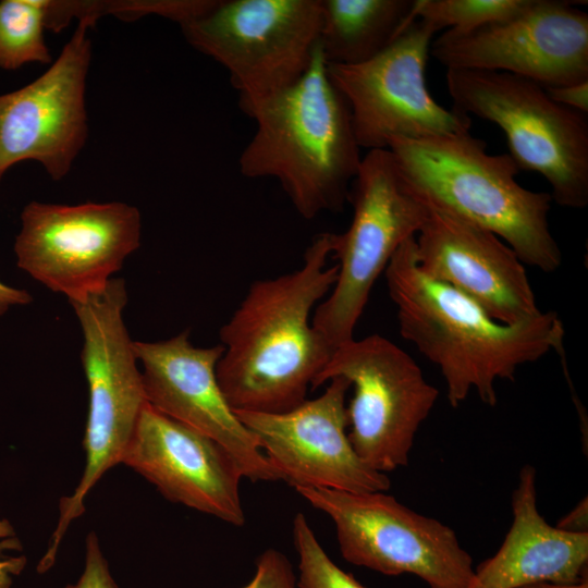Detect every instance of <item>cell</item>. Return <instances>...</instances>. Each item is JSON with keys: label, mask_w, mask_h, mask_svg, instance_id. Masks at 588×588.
Here are the masks:
<instances>
[{"label": "cell", "mask_w": 588, "mask_h": 588, "mask_svg": "<svg viewBox=\"0 0 588 588\" xmlns=\"http://www.w3.org/2000/svg\"><path fill=\"white\" fill-rule=\"evenodd\" d=\"M335 233L318 234L296 270L253 282L220 329L217 379L233 411L279 414L307 399L334 350L311 313L332 290Z\"/></svg>", "instance_id": "cell-1"}, {"label": "cell", "mask_w": 588, "mask_h": 588, "mask_svg": "<svg viewBox=\"0 0 588 588\" xmlns=\"http://www.w3.org/2000/svg\"><path fill=\"white\" fill-rule=\"evenodd\" d=\"M384 275L400 333L439 368L452 407L473 391L494 406L498 380H514L519 367L551 351L563 353L564 328L556 313L512 324L494 320L473 299L420 270L415 236L397 248Z\"/></svg>", "instance_id": "cell-2"}, {"label": "cell", "mask_w": 588, "mask_h": 588, "mask_svg": "<svg viewBox=\"0 0 588 588\" xmlns=\"http://www.w3.org/2000/svg\"><path fill=\"white\" fill-rule=\"evenodd\" d=\"M238 106L256 123L238 157L242 175L275 179L305 219L341 211L363 156L320 47L297 83Z\"/></svg>", "instance_id": "cell-3"}, {"label": "cell", "mask_w": 588, "mask_h": 588, "mask_svg": "<svg viewBox=\"0 0 588 588\" xmlns=\"http://www.w3.org/2000/svg\"><path fill=\"white\" fill-rule=\"evenodd\" d=\"M387 149L424 200L490 231L523 264L544 272L561 266L562 253L549 224L552 197L517 182L519 168L509 152H487L486 142L470 132L394 137Z\"/></svg>", "instance_id": "cell-4"}, {"label": "cell", "mask_w": 588, "mask_h": 588, "mask_svg": "<svg viewBox=\"0 0 588 588\" xmlns=\"http://www.w3.org/2000/svg\"><path fill=\"white\" fill-rule=\"evenodd\" d=\"M81 324L82 366L88 384V414L83 439L86 463L79 483L59 502L60 516L37 569L48 571L71 524L85 512V498L103 474L122 462L147 404L134 341L124 323L126 283L112 278L107 286L70 303Z\"/></svg>", "instance_id": "cell-5"}, {"label": "cell", "mask_w": 588, "mask_h": 588, "mask_svg": "<svg viewBox=\"0 0 588 588\" xmlns=\"http://www.w3.org/2000/svg\"><path fill=\"white\" fill-rule=\"evenodd\" d=\"M453 108L499 126L519 170L541 174L562 207L588 205L587 114L555 102L541 85L505 72L446 70Z\"/></svg>", "instance_id": "cell-6"}, {"label": "cell", "mask_w": 588, "mask_h": 588, "mask_svg": "<svg viewBox=\"0 0 588 588\" xmlns=\"http://www.w3.org/2000/svg\"><path fill=\"white\" fill-rule=\"evenodd\" d=\"M347 201L352 221L344 233H335L332 253L338 260L336 281L311 318L333 350L354 339L375 282L428 215V204L409 185L389 149L363 156Z\"/></svg>", "instance_id": "cell-7"}, {"label": "cell", "mask_w": 588, "mask_h": 588, "mask_svg": "<svg viewBox=\"0 0 588 588\" xmlns=\"http://www.w3.org/2000/svg\"><path fill=\"white\" fill-rule=\"evenodd\" d=\"M180 26L191 46L225 68L244 105L306 74L319 47L321 2L216 0Z\"/></svg>", "instance_id": "cell-8"}, {"label": "cell", "mask_w": 588, "mask_h": 588, "mask_svg": "<svg viewBox=\"0 0 588 588\" xmlns=\"http://www.w3.org/2000/svg\"><path fill=\"white\" fill-rule=\"evenodd\" d=\"M295 490L331 518L348 563L387 576L414 575L429 588H466L474 575L473 559L451 527L384 491Z\"/></svg>", "instance_id": "cell-9"}, {"label": "cell", "mask_w": 588, "mask_h": 588, "mask_svg": "<svg viewBox=\"0 0 588 588\" xmlns=\"http://www.w3.org/2000/svg\"><path fill=\"white\" fill-rule=\"evenodd\" d=\"M334 377L353 388L347 436L357 455L383 474L406 466L439 396L414 358L382 335L354 338L334 350L311 389Z\"/></svg>", "instance_id": "cell-10"}, {"label": "cell", "mask_w": 588, "mask_h": 588, "mask_svg": "<svg viewBox=\"0 0 588 588\" xmlns=\"http://www.w3.org/2000/svg\"><path fill=\"white\" fill-rule=\"evenodd\" d=\"M140 213L125 203H28L15 237L16 265L69 303L102 291L140 244Z\"/></svg>", "instance_id": "cell-11"}, {"label": "cell", "mask_w": 588, "mask_h": 588, "mask_svg": "<svg viewBox=\"0 0 588 588\" xmlns=\"http://www.w3.org/2000/svg\"><path fill=\"white\" fill-rule=\"evenodd\" d=\"M438 30L416 19L382 52L354 65L327 64L345 99L360 148L387 149L394 137L420 139L470 132V117L431 96L426 68Z\"/></svg>", "instance_id": "cell-12"}, {"label": "cell", "mask_w": 588, "mask_h": 588, "mask_svg": "<svg viewBox=\"0 0 588 588\" xmlns=\"http://www.w3.org/2000/svg\"><path fill=\"white\" fill-rule=\"evenodd\" d=\"M575 1L529 0L518 14L443 33L430 54L446 70L497 71L544 88L588 81V14Z\"/></svg>", "instance_id": "cell-13"}, {"label": "cell", "mask_w": 588, "mask_h": 588, "mask_svg": "<svg viewBox=\"0 0 588 588\" xmlns=\"http://www.w3.org/2000/svg\"><path fill=\"white\" fill-rule=\"evenodd\" d=\"M58 59L38 78L0 95V182L14 164L34 160L62 180L87 138L86 77L91 60L88 29L97 19H78Z\"/></svg>", "instance_id": "cell-14"}, {"label": "cell", "mask_w": 588, "mask_h": 588, "mask_svg": "<svg viewBox=\"0 0 588 588\" xmlns=\"http://www.w3.org/2000/svg\"><path fill=\"white\" fill-rule=\"evenodd\" d=\"M328 382L321 395L284 413H234L255 436L281 480L294 489L387 492L391 487L388 475L365 464L350 442V381L334 377Z\"/></svg>", "instance_id": "cell-15"}, {"label": "cell", "mask_w": 588, "mask_h": 588, "mask_svg": "<svg viewBox=\"0 0 588 588\" xmlns=\"http://www.w3.org/2000/svg\"><path fill=\"white\" fill-rule=\"evenodd\" d=\"M133 347L150 406L220 443L250 481L281 480L220 388L216 369L221 344L196 347L184 330L164 341H134Z\"/></svg>", "instance_id": "cell-16"}, {"label": "cell", "mask_w": 588, "mask_h": 588, "mask_svg": "<svg viewBox=\"0 0 588 588\" xmlns=\"http://www.w3.org/2000/svg\"><path fill=\"white\" fill-rule=\"evenodd\" d=\"M151 482L169 501L245 524L233 456L210 437L160 413L143 408L122 462Z\"/></svg>", "instance_id": "cell-17"}, {"label": "cell", "mask_w": 588, "mask_h": 588, "mask_svg": "<svg viewBox=\"0 0 588 588\" xmlns=\"http://www.w3.org/2000/svg\"><path fill=\"white\" fill-rule=\"evenodd\" d=\"M427 204V218L415 236L421 271L460 291L497 321L518 323L542 313L524 264L507 244L490 231Z\"/></svg>", "instance_id": "cell-18"}, {"label": "cell", "mask_w": 588, "mask_h": 588, "mask_svg": "<svg viewBox=\"0 0 588 588\" xmlns=\"http://www.w3.org/2000/svg\"><path fill=\"white\" fill-rule=\"evenodd\" d=\"M513 519L497 553L474 568L466 588H523L584 578L588 534L549 525L537 507L536 470L525 465L512 495Z\"/></svg>", "instance_id": "cell-19"}, {"label": "cell", "mask_w": 588, "mask_h": 588, "mask_svg": "<svg viewBox=\"0 0 588 588\" xmlns=\"http://www.w3.org/2000/svg\"><path fill=\"white\" fill-rule=\"evenodd\" d=\"M319 47L327 64L364 63L416 19L415 0H320Z\"/></svg>", "instance_id": "cell-20"}, {"label": "cell", "mask_w": 588, "mask_h": 588, "mask_svg": "<svg viewBox=\"0 0 588 588\" xmlns=\"http://www.w3.org/2000/svg\"><path fill=\"white\" fill-rule=\"evenodd\" d=\"M46 0L0 1V68L52 61L46 45Z\"/></svg>", "instance_id": "cell-21"}, {"label": "cell", "mask_w": 588, "mask_h": 588, "mask_svg": "<svg viewBox=\"0 0 588 588\" xmlns=\"http://www.w3.org/2000/svg\"><path fill=\"white\" fill-rule=\"evenodd\" d=\"M529 0H415V19L431 24L438 32L446 28L468 33L513 17Z\"/></svg>", "instance_id": "cell-22"}, {"label": "cell", "mask_w": 588, "mask_h": 588, "mask_svg": "<svg viewBox=\"0 0 588 588\" xmlns=\"http://www.w3.org/2000/svg\"><path fill=\"white\" fill-rule=\"evenodd\" d=\"M292 535L298 555V588H367L327 554L303 513L295 515Z\"/></svg>", "instance_id": "cell-23"}, {"label": "cell", "mask_w": 588, "mask_h": 588, "mask_svg": "<svg viewBox=\"0 0 588 588\" xmlns=\"http://www.w3.org/2000/svg\"><path fill=\"white\" fill-rule=\"evenodd\" d=\"M240 588H298L292 564L281 551L266 549L256 560L253 578Z\"/></svg>", "instance_id": "cell-24"}, {"label": "cell", "mask_w": 588, "mask_h": 588, "mask_svg": "<svg viewBox=\"0 0 588 588\" xmlns=\"http://www.w3.org/2000/svg\"><path fill=\"white\" fill-rule=\"evenodd\" d=\"M64 588H118L102 554L98 537L94 531H90L86 537L83 574L75 584H69Z\"/></svg>", "instance_id": "cell-25"}, {"label": "cell", "mask_w": 588, "mask_h": 588, "mask_svg": "<svg viewBox=\"0 0 588 588\" xmlns=\"http://www.w3.org/2000/svg\"><path fill=\"white\" fill-rule=\"evenodd\" d=\"M5 550L20 551L22 546L10 522L0 519V588H10L12 576L19 575L26 565L25 556L8 558L2 554Z\"/></svg>", "instance_id": "cell-26"}, {"label": "cell", "mask_w": 588, "mask_h": 588, "mask_svg": "<svg viewBox=\"0 0 588 588\" xmlns=\"http://www.w3.org/2000/svg\"><path fill=\"white\" fill-rule=\"evenodd\" d=\"M559 105L580 113H588V81L546 88Z\"/></svg>", "instance_id": "cell-27"}, {"label": "cell", "mask_w": 588, "mask_h": 588, "mask_svg": "<svg viewBox=\"0 0 588 588\" xmlns=\"http://www.w3.org/2000/svg\"><path fill=\"white\" fill-rule=\"evenodd\" d=\"M556 528L572 534H588V502L581 499L555 525Z\"/></svg>", "instance_id": "cell-28"}, {"label": "cell", "mask_w": 588, "mask_h": 588, "mask_svg": "<svg viewBox=\"0 0 588 588\" xmlns=\"http://www.w3.org/2000/svg\"><path fill=\"white\" fill-rule=\"evenodd\" d=\"M32 295L24 289L14 287L0 281V316L11 307L30 304Z\"/></svg>", "instance_id": "cell-29"}, {"label": "cell", "mask_w": 588, "mask_h": 588, "mask_svg": "<svg viewBox=\"0 0 588 588\" xmlns=\"http://www.w3.org/2000/svg\"><path fill=\"white\" fill-rule=\"evenodd\" d=\"M523 588H588L587 579L583 578L576 583H554V581H543L532 585L525 586Z\"/></svg>", "instance_id": "cell-30"}]
</instances>
